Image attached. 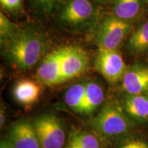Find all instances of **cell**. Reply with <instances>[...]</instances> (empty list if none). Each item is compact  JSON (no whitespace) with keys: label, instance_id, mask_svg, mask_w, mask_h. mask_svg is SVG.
Returning a JSON list of instances; mask_svg holds the SVG:
<instances>
[{"label":"cell","instance_id":"obj_15","mask_svg":"<svg viewBox=\"0 0 148 148\" xmlns=\"http://www.w3.org/2000/svg\"><path fill=\"white\" fill-rule=\"evenodd\" d=\"M140 10V0H115L114 15L128 21L137 16Z\"/></svg>","mask_w":148,"mask_h":148},{"label":"cell","instance_id":"obj_1","mask_svg":"<svg viewBox=\"0 0 148 148\" xmlns=\"http://www.w3.org/2000/svg\"><path fill=\"white\" fill-rule=\"evenodd\" d=\"M3 44L9 60L20 69L32 68L39 60L44 49L43 38L33 29L17 30Z\"/></svg>","mask_w":148,"mask_h":148},{"label":"cell","instance_id":"obj_8","mask_svg":"<svg viewBox=\"0 0 148 148\" xmlns=\"http://www.w3.org/2000/svg\"><path fill=\"white\" fill-rule=\"evenodd\" d=\"M96 10L90 0H69L60 12L64 23L77 25L90 21L95 15Z\"/></svg>","mask_w":148,"mask_h":148},{"label":"cell","instance_id":"obj_9","mask_svg":"<svg viewBox=\"0 0 148 148\" xmlns=\"http://www.w3.org/2000/svg\"><path fill=\"white\" fill-rule=\"evenodd\" d=\"M121 82V89L126 94L148 93V66L134 64L127 67Z\"/></svg>","mask_w":148,"mask_h":148},{"label":"cell","instance_id":"obj_19","mask_svg":"<svg viewBox=\"0 0 148 148\" xmlns=\"http://www.w3.org/2000/svg\"><path fill=\"white\" fill-rule=\"evenodd\" d=\"M116 148H148V143L140 138H128L122 140Z\"/></svg>","mask_w":148,"mask_h":148},{"label":"cell","instance_id":"obj_11","mask_svg":"<svg viewBox=\"0 0 148 148\" xmlns=\"http://www.w3.org/2000/svg\"><path fill=\"white\" fill-rule=\"evenodd\" d=\"M121 103L130 119L138 121L148 120V93L126 94Z\"/></svg>","mask_w":148,"mask_h":148},{"label":"cell","instance_id":"obj_18","mask_svg":"<svg viewBox=\"0 0 148 148\" xmlns=\"http://www.w3.org/2000/svg\"><path fill=\"white\" fill-rule=\"evenodd\" d=\"M18 29L2 12L0 13V36L1 42L4 43L15 34Z\"/></svg>","mask_w":148,"mask_h":148},{"label":"cell","instance_id":"obj_4","mask_svg":"<svg viewBox=\"0 0 148 148\" xmlns=\"http://www.w3.org/2000/svg\"><path fill=\"white\" fill-rule=\"evenodd\" d=\"M41 148H62L66 135L60 120L55 114L48 113L37 117L32 123Z\"/></svg>","mask_w":148,"mask_h":148},{"label":"cell","instance_id":"obj_23","mask_svg":"<svg viewBox=\"0 0 148 148\" xmlns=\"http://www.w3.org/2000/svg\"><path fill=\"white\" fill-rule=\"evenodd\" d=\"M5 120V112L3 107L1 106V112H0V126L2 127L4 125Z\"/></svg>","mask_w":148,"mask_h":148},{"label":"cell","instance_id":"obj_17","mask_svg":"<svg viewBox=\"0 0 148 148\" xmlns=\"http://www.w3.org/2000/svg\"><path fill=\"white\" fill-rule=\"evenodd\" d=\"M86 88V83H77L66 90L64 95L66 104L73 110L79 113L84 99Z\"/></svg>","mask_w":148,"mask_h":148},{"label":"cell","instance_id":"obj_5","mask_svg":"<svg viewBox=\"0 0 148 148\" xmlns=\"http://www.w3.org/2000/svg\"><path fill=\"white\" fill-rule=\"evenodd\" d=\"M95 66L99 73L111 83L121 80L127 69L121 53L117 49H99Z\"/></svg>","mask_w":148,"mask_h":148},{"label":"cell","instance_id":"obj_12","mask_svg":"<svg viewBox=\"0 0 148 148\" xmlns=\"http://www.w3.org/2000/svg\"><path fill=\"white\" fill-rule=\"evenodd\" d=\"M41 87L38 83L29 79L18 81L14 86L12 95L16 102L23 106H30L38 101Z\"/></svg>","mask_w":148,"mask_h":148},{"label":"cell","instance_id":"obj_7","mask_svg":"<svg viewBox=\"0 0 148 148\" xmlns=\"http://www.w3.org/2000/svg\"><path fill=\"white\" fill-rule=\"evenodd\" d=\"M65 47L58 48L43 58L37 70V78L42 84L53 86L62 82L61 63Z\"/></svg>","mask_w":148,"mask_h":148},{"label":"cell","instance_id":"obj_24","mask_svg":"<svg viewBox=\"0 0 148 148\" xmlns=\"http://www.w3.org/2000/svg\"><path fill=\"white\" fill-rule=\"evenodd\" d=\"M96 1L101 3H106L108 0H96Z\"/></svg>","mask_w":148,"mask_h":148},{"label":"cell","instance_id":"obj_10","mask_svg":"<svg viewBox=\"0 0 148 148\" xmlns=\"http://www.w3.org/2000/svg\"><path fill=\"white\" fill-rule=\"evenodd\" d=\"M7 138L16 148H41L32 123L16 122L11 126Z\"/></svg>","mask_w":148,"mask_h":148},{"label":"cell","instance_id":"obj_20","mask_svg":"<svg viewBox=\"0 0 148 148\" xmlns=\"http://www.w3.org/2000/svg\"><path fill=\"white\" fill-rule=\"evenodd\" d=\"M60 0H33L36 8L42 12H50Z\"/></svg>","mask_w":148,"mask_h":148},{"label":"cell","instance_id":"obj_2","mask_svg":"<svg viewBox=\"0 0 148 148\" xmlns=\"http://www.w3.org/2000/svg\"><path fill=\"white\" fill-rule=\"evenodd\" d=\"M89 124L94 134L105 141L123 136L133 127L131 119L121 103L113 99L103 105Z\"/></svg>","mask_w":148,"mask_h":148},{"label":"cell","instance_id":"obj_21","mask_svg":"<svg viewBox=\"0 0 148 148\" xmlns=\"http://www.w3.org/2000/svg\"><path fill=\"white\" fill-rule=\"evenodd\" d=\"M22 0H0L1 6L10 11L17 10L21 6Z\"/></svg>","mask_w":148,"mask_h":148},{"label":"cell","instance_id":"obj_26","mask_svg":"<svg viewBox=\"0 0 148 148\" xmlns=\"http://www.w3.org/2000/svg\"><path fill=\"white\" fill-rule=\"evenodd\" d=\"M0 148H1V147H0Z\"/></svg>","mask_w":148,"mask_h":148},{"label":"cell","instance_id":"obj_6","mask_svg":"<svg viewBox=\"0 0 148 148\" xmlns=\"http://www.w3.org/2000/svg\"><path fill=\"white\" fill-rule=\"evenodd\" d=\"M89 60L86 51L76 46L65 47L61 63L62 82L78 77L88 69Z\"/></svg>","mask_w":148,"mask_h":148},{"label":"cell","instance_id":"obj_25","mask_svg":"<svg viewBox=\"0 0 148 148\" xmlns=\"http://www.w3.org/2000/svg\"><path fill=\"white\" fill-rule=\"evenodd\" d=\"M146 1H147V2L148 3V0H146Z\"/></svg>","mask_w":148,"mask_h":148},{"label":"cell","instance_id":"obj_14","mask_svg":"<svg viewBox=\"0 0 148 148\" xmlns=\"http://www.w3.org/2000/svg\"><path fill=\"white\" fill-rule=\"evenodd\" d=\"M103 99L104 94L100 85L94 82L86 83V92L80 113L92 114L101 104Z\"/></svg>","mask_w":148,"mask_h":148},{"label":"cell","instance_id":"obj_22","mask_svg":"<svg viewBox=\"0 0 148 148\" xmlns=\"http://www.w3.org/2000/svg\"><path fill=\"white\" fill-rule=\"evenodd\" d=\"M1 148H16L13 144L9 140L8 138H5V139L1 140V145H0Z\"/></svg>","mask_w":148,"mask_h":148},{"label":"cell","instance_id":"obj_3","mask_svg":"<svg viewBox=\"0 0 148 148\" xmlns=\"http://www.w3.org/2000/svg\"><path fill=\"white\" fill-rule=\"evenodd\" d=\"M131 29L127 21L114 15L103 18L95 33V42L99 49H116Z\"/></svg>","mask_w":148,"mask_h":148},{"label":"cell","instance_id":"obj_16","mask_svg":"<svg viewBox=\"0 0 148 148\" xmlns=\"http://www.w3.org/2000/svg\"><path fill=\"white\" fill-rule=\"evenodd\" d=\"M128 47L135 53H142L148 49V21L140 25L131 34Z\"/></svg>","mask_w":148,"mask_h":148},{"label":"cell","instance_id":"obj_13","mask_svg":"<svg viewBox=\"0 0 148 148\" xmlns=\"http://www.w3.org/2000/svg\"><path fill=\"white\" fill-rule=\"evenodd\" d=\"M64 148H101V143L94 133L73 129L69 133Z\"/></svg>","mask_w":148,"mask_h":148}]
</instances>
